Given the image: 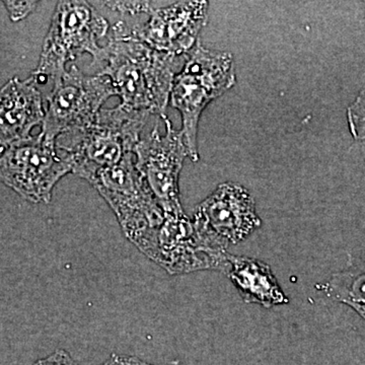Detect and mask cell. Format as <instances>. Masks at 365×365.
<instances>
[{
	"mask_svg": "<svg viewBox=\"0 0 365 365\" xmlns=\"http://www.w3.org/2000/svg\"><path fill=\"white\" fill-rule=\"evenodd\" d=\"M162 118L165 133L155 128L140 139L133 150L134 162L165 215H179L184 212L180 201V173L188 150L182 131L176 130L165 115Z\"/></svg>",
	"mask_w": 365,
	"mask_h": 365,
	"instance_id": "9",
	"label": "cell"
},
{
	"mask_svg": "<svg viewBox=\"0 0 365 365\" xmlns=\"http://www.w3.org/2000/svg\"><path fill=\"white\" fill-rule=\"evenodd\" d=\"M237 83L234 57L230 52L207 49L200 41L187 54L170 91V103L182 117V133L188 157L199 160L198 127L201 115L213 100Z\"/></svg>",
	"mask_w": 365,
	"mask_h": 365,
	"instance_id": "3",
	"label": "cell"
},
{
	"mask_svg": "<svg viewBox=\"0 0 365 365\" xmlns=\"http://www.w3.org/2000/svg\"><path fill=\"white\" fill-rule=\"evenodd\" d=\"M109 24L86 1H59L46 36L39 66L32 73L38 86H53L66 72L71 61L90 54L95 59L102 47L98 41L107 35Z\"/></svg>",
	"mask_w": 365,
	"mask_h": 365,
	"instance_id": "5",
	"label": "cell"
},
{
	"mask_svg": "<svg viewBox=\"0 0 365 365\" xmlns=\"http://www.w3.org/2000/svg\"><path fill=\"white\" fill-rule=\"evenodd\" d=\"M317 287L329 299L351 307L365 321V255L350 256L342 270Z\"/></svg>",
	"mask_w": 365,
	"mask_h": 365,
	"instance_id": "13",
	"label": "cell"
},
{
	"mask_svg": "<svg viewBox=\"0 0 365 365\" xmlns=\"http://www.w3.org/2000/svg\"><path fill=\"white\" fill-rule=\"evenodd\" d=\"M86 181L114 211L125 237L145 254L162 227L165 212L137 170L133 153L114 167L97 170Z\"/></svg>",
	"mask_w": 365,
	"mask_h": 365,
	"instance_id": "4",
	"label": "cell"
},
{
	"mask_svg": "<svg viewBox=\"0 0 365 365\" xmlns=\"http://www.w3.org/2000/svg\"><path fill=\"white\" fill-rule=\"evenodd\" d=\"M73 165L41 134L14 144L0 155V182L33 203H49L57 182Z\"/></svg>",
	"mask_w": 365,
	"mask_h": 365,
	"instance_id": "8",
	"label": "cell"
},
{
	"mask_svg": "<svg viewBox=\"0 0 365 365\" xmlns=\"http://www.w3.org/2000/svg\"><path fill=\"white\" fill-rule=\"evenodd\" d=\"M105 6L110 7L113 11L128 14H150L153 9L150 2L146 1H111L105 2Z\"/></svg>",
	"mask_w": 365,
	"mask_h": 365,
	"instance_id": "15",
	"label": "cell"
},
{
	"mask_svg": "<svg viewBox=\"0 0 365 365\" xmlns=\"http://www.w3.org/2000/svg\"><path fill=\"white\" fill-rule=\"evenodd\" d=\"M33 365H79L71 355L63 349L56 350L45 359L37 360Z\"/></svg>",
	"mask_w": 365,
	"mask_h": 365,
	"instance_id": "17",
	"label": "cell"
},
{
	"mask_svg": "<svg viewBox=\"0 0 365 365\" xmlns=\"http://www.w3.org/2000/svg\"><path fill=\"white\" fill-rule=\"evenodd\" d=\"M347 122L350 133L365 158V88L348 107Z\"/></svg>",
	"mask_w": 365,
	"mask_h": 365,
	"instance_id": "14",
	"label": "cell"
},
{
	"mask_svg": "<svg viewBox=\"0 0 365 365\" xmlns=\"http://www.w3.org/2000/svg\"><path fill=\"white\" fill-rule=\"evenodd\" d=\"M44 117L42 93L32 76L7 81L0 88V151L30 138Z\"/></svg>",
	"mask_w": 365,
	"mask_h": 365,
	"instance_id": "11",
	"label": "cell"
},
{
	"mask_svg": "<svg viewBox=\"0 0 365 365\" xmlns=\"http://www.w3.org/2000/svg\"><path fill=\"white\" fill-rule=\"evenodd\" d=\"M177 57L153 49L123 21L112 28L111 37L90 67L111 81L121 106L138 113L165 116L176 78Z\"/></svg>",
	"mask_w": 365,
	"mask_h": 365,
	"instance_id": "1",
	"label": "cell"
},
{
	"mask_svg": "<svg viewBox=\"0 0 365 365\" xmlns=\"http://www.w3.org/2000/svg\"><path fill=\"white\" fill-rule=\"evenodd\" d=\"M11 20L16 23L26 19L37 6L36 1H4Z\"/></svg>",
	"mask_w": 365,
	"mask_h": 365,
	"instance_id": "16",
	"label": "cell"
},
{
	"mask_svg": "<svg viewBox=\"0 0 365 365\" xmlns=\"http://www.w3.org/2000/svg\"><path fill=\"white\" fill-rule=\"evenodd\" d=\"M102 365H151L136 356L112 354Z\"/></svg>",
	"mask_w": 365,
	"mask_h": 365,
	"instance_id": "18",
	"label": "cell"
},
{
	"mask_svg": "<svg viewBox=\"0 0 365 365\" xmlns=\"http://www.w3.org/2000/svg\"><path fill=\"white\" fill-rule=\"evenodd\" d=\"M220 272L235 285L246 304L271 309L289 302L265 262L227 253Z\"/></svg>",
	"mask_w": 365,
	"mask_h": 365,
	"instance_id": "12",
	"label": "cell"
},
{
	"mask_svg": "<svg viewBox=\"0 0 365 365\" xmlns=\"http://www.w3.org/2000/svg\"><path fill=\"white\" fill-rule=\"evenodd\" d=\"M148 117L121 105L102 109L90 126L60 136L57 150L71 158L72 174L86 181L97 170L114 167L133 153Z\"/></svg>",
	"mask_w": 365,
	"mask_h": 365,
	"instance_id": "2",
	"label": "cell"
},
{
	"mask_svg": "<svg viewBox=\"0 0 365 365\" xmlns=\"http://www.w3.org/2000/svg\"><path fill=\"white\" fill-rule=\"evenodd\" d=\"M194 230L199 244L216 271H222L227 249L261 227L251 193L237 182H222L194 211Z\"/></svg>",
	"mask_w": 365,
	"mask_h": 365,
	"instance_id": "6",
	"label": "cell"
},
{
	"mask_svg": "<svg viewBox=\"0 0 365 365\" xmlns=\"http://www.w3.org/2000/svg\"><path fill=\"white\" fill-rule=\"evenodd\" d=\"M112 96L114 90L107 76H86L78 67L71 66L46 98L41 136L56 144L60 136L86 128Z\"/></svg>",
	"mask_w": 365,
	"mask_h": 365,
	"instance_id": "7",
	"label": "cell"
},
{
	"mask_svg": "<svg viewBox=\"0 0 365 365\" xmlns=\"http://www.w3.org/2000/svg\"><path fill=\"white\" fill-rule=\"evenodd\" d=\"M209 2L178 1L153 9L137 36L153 49L173 56L187 55L195 47L207 24Z\"/></svg>",
	"mask_w": 365,
	"mask_h": 365,
	"instance_id": "10",
	"label": "cell"
}]
</instances>
